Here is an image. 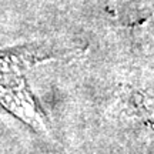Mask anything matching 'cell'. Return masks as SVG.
Returning a JSON list of instances; mask_svg holds the SVG:
<instances>
[{
  "mask_svg": "<svg viewBox=\"0 0 154 154\" xmlns=\"http://www.w3.org/2000/svg\"><path fill=\"white\" fill-rule=\"evenodd\" d=\"M36 60L38 53L30 49L0 53V103L20 120L34 128H42L46 119L24 76L26 69Z\"/></svg>",
  "mask_w": 154,
  "mask_h": 154,
  "instance_id": "cell-1",
  "label": "cell"
}]
</instances>
